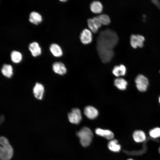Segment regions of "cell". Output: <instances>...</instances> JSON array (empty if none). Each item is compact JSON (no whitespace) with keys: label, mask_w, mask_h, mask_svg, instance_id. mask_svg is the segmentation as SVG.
Returning <instances> with one entry per match:
<instances>
[{"label":"cell","mask_w":160,"mask_h":160,"mask_svg":"<svg viewBox=\"0 0 160 160\" xmlns=\"http://www.w3.org/2000/svg\"><path fill=\"white\" fill-rule=\"evenodd\" d=\"M119 38L114 31L107 29L100 32L96 40V48L113 50L118 43Z\"/></svg>","instance_id":"1"},{"label":"cell","mask_w":160,"mask_h":160,"mask_svg":"<svg viewBox=\"0 0 160 160\" xmlns=\"http://www.w3.org/2000/svg\"><path fill=\"white\" fill-rule=\"evenodd\" d=\"M0 158L1 160H9L13 154V150L8 140L2 136L0 138Z\"/></svg>","instance_id":"2"},{"label":"cell","mask_w":160,"mask_h":160,"mask_svg":"<svg viewBox=\"0 0 160 160\" xmlns=\"http://www.w3.org/2000/svg\"><path fill=\"white\" fill-rule=\"evenodd\" d=\"M77 136L80 139L81 145L84 147L88 146L91 142L93 133L89 128L84 127L76 133Z\"/></svg>","instance_id":"3"},{"label":"cell","mask_w":160,"mask_h":160,"mask_svg":"<svg viewBox=\"0 0 160 160\" xmlns=\"http://www.w3.org/2000/svg\"><path fill=\"white\" fill-rule=\"evenodd\" d=\"M98 54L101 61L104 63L110 62L114 55L113 50H107L96 48Z\"/></svg>","instance_id":"4"},{"label":"cell","mask_w":160,"mask_h":160,"mask_svg":"<svg viewBox=\"0 0 160 160\" xmlns=\"http://www.w3.org/2000/svg\"><path fill=\"white\" fill-rule=\"evenodd\" d=\"M145 40V37L142 35L132 34L130 37V44L131 46L134 49L137 47L141 48L144 46Z\"/></svg>","instance_id":"5"},{"label":"cell","mask_w":160,"mask_h":160,"mask_svg":"<svg viewBox=\"0 0 160 160\" xmlns=\"http://www.w3.org/2000/svg\"><path fill=\"white\" fill-rule=\"evenodd\" d=\"M136 87L140 91L144 92L146 90L148 85V81L145 76L140 74L138 75L135 79Z\"/></svg>","instance_id":"6"},{"label":"cell","mask_w":160,"mask_h":160,"mask_svg":"<svg viewBox=\"0 0 160 160\" xmlns=\"http://www.w3.org/2000/svg\"><path fill=\"white\" fill-rule=\"evenodd\" d=\"M68 117L71 123L75 124H79L82 119L80 111L76 108L73 109L71 111L68 113Z\"/></svg>","instance_id":"7"},{"label":"cell","mask_w":160,"mask_h":160,"mask_svg":"<svg viewBox=\"0 0 160 160\" xmlns=\"http://www.w3.org/2000/svg\"><path fill=\"white\" fill-rule=\"evenodd\" d=\"M80 39L81 42L84 44H90L92 40V31L87 29H84L81 32Z\"/></svg>","instance_id":"8"},{"label":"cell","mask_w":160,"mask_h":160,"mask_svg":"<svg viewBox=\"0 0 160 160\" xmlns=\"http://www.w3.org/2000/svg\"><path fill=\"white\" fill-rule=\"evenodd\" d=\"M44 90V87L41 84L36 83L33 88V93L34 97L38 100H42L43 97Z\"/></svg>","instance_id":"9"},{"label":"cell","mask_w":160,"mask_h":160,"mask_svg":"<svg viewBox=\"0 0 160 160\" xmlns=\"http://www.w3.org/2000/svg\"><path fill=\"white\" fill-rule=\"evenodd\" d=\"M85 115L89 119H93L96 118L98 114L97 110L91 106L86 107L84 110Z\"/></svg>","instance_id":"10"},{"label":"cell","mask_w":160,"mask_h":160,"mask_svg":"<svg viewBox=\"0 0 160 160\" xmlns=\"http://www.w3.org/2000/svg\"><path fill=\"white\" fill-rule=\"evenodd\" d=\"M52 69L55 73L60 75H64L67 71L65 65L61 62H55L53 63Z\"/></svg>","instance_id":"11"},{"label":"cell","mask_w":160,"mask_h":160,"mask_svg":"<svg viewBox=\"0 0 160 160\" xmlns=\"http://www.w3.org/2000/svg\"><path fill=\"white\" fill-rule=\"evenodd\" d=\"M29 49L33 56L36 57L41 53V49L39 44L35 41L31 43L29 46Z\"/></svg>","instance_id":"12"},{"label":"cell","mask_w":160,"mask_h":160,"mask_svg":"<svg viewBox=\"0 0 160 160\" xmlns=\"http://www.w3.org/2000/svg\"><path fill=\"white\" fill-rule=\"evenodd\" d=\"M95 132L97 135L103 137L108 140L113 139L114 137L113 132L109 130L97 128L95 130Z\"/></svg>","instance_id":"13"},{"label":"cell","mask_w":160,"mask_h":160,"mask_svg":"<svg viewBox=\"0 0 160 160\" xmlns=\"http://www.w3.org/2000/svg\"><path fill=\"white\" fill-rule=\"evenodd\" d=\"M29 20L31 23L36 25L40 23L42 20L41 15L36 12H32L29 15Z\"/></svg>","instance_id":"14"},{"label":"cell","mask_w":160,"mask_h":160,"mask_svg":"<svg viewBox=\"0 0 160 160\" xmlns=\"http://www.w3.org/2000/svg\"><path fill=\"white\" fill-rule=\"evenodd\" d=\"M49 50L55 57H59L63 55V52L61 47L57 44H52L50 46Z\"/></svg>","instance_id":"15"},{"label":"cell","mask_w":160,"mask_h":160,"mask_svg":"<svg viewBox=\"0 0 160 160\" xmlns=\"http://www.w3.org/2000/svg\"><path fill=\"white\" fill-rule=\"evenodd\" d=\"M90 7L91 11L95 14L100 13L103 10V5L99 1H93L91 3Z\"/></svg>","instance_id":"16"},{"label":"cell","mask_w":160,"mask_h":160,"mask_svg":"<svg viewBox=\"0 0 160 160\" xmlns=\"http://www.w3.org/2000/svg\"><path fill=\"white\" fill-rule=\"evenodd\" d=\"M12 66L9 64H4L1 68V72L2 75L7 78H11L13 74V69Z\"/></svg>","instance_id":"17"},{"label":"cell","mask_w":160,"mask_h":160,"mask_svg":"<svg viewBox=\"0 0 160 160\" xmlns=\"http://www.w3.org/2000/svg\"><path fill=\"white\" fill-rule=\"evenodd\" d=\"M133 137L135 141L137 143H141L144 141L146 137L145 133L142 131L137 130L133 134Z\"/></svg>","instance_id":"18"},{"label":"cell","mask_w":160,"mask_h":160,"mask_svg":"<svg viewBox=\"0 0 160 160\" xmlns=\"http://www.w3.org/2000/svg\"><path fill=\"white\" fill-rule=\"evenodd\" d=\"M126 67L122 64L115 66L112 70L113 73L117 77L124 76L126 73Z\"/></svg>","instance_id":"19"},{"label":"cell","mask_w":160,"mask_h":160,"mask_svg":"<svg viewBox=\"0 0 160 160\" xmlns=\"http://www.w3.org/2000/svg\"><path fill=\"white\" fill-rule=\"evenodd\" d=\"M109 149L113 152H119L121 149L120 145L118 143L116 140L112 139L110 140L108 144Z\"/></svg>","instance_id":"20"},{"label":"cell","mask_w":160,"mask_h":160,"mask_svg":"<svg viewBox=\"0 0 160 160\" xmlns=\"http://www.w3.org/2000/svg\"><path fill=\"white\" fill-rule=\"evenodd\" d=\"M115 86L119 89L121 90H124L127 85L126 81L122 78H117L114 81Z\"/></svg>","instance_id":"21"},{"label":"cell","mask_w":160,"mask_h":160,"mask_svg":"<svg viewBox=\"0 0 160 160\" xmlns=\"http://www.w3.org/2000/svg\"><path fill=\"white\" fill-rule=\"evenodd\" d=\"M11 59L12 61L15 63H20L22 59V55L19 51L14 50L10 54Z\"/></svg>","instance_id":"22"},{"label":"cell","mask_w":160,"mask_h":160,"mask_svg":"<svg viewBox=\"0 0 160 160\" xmlns=\"http://www.w3.org/2000/svg\"><path fill=\"white\" fill-rule=\"evenodd\" d=\"M102 24L107 25L109 24L111 20L109 16L105 14H102L97 16Z\"/></svg>","instance_id":"23"},{"label":"cell","mask_w":160,"mask_h":160,"mask_svg":"<svg viewBox=\"0 0 160 160\" xmlns=\"http://www.w3.org/2000/svg\"><path fill=\"white\" fill-rule=\"evenodd\" d=\"M87 24L89 28L92 32L95 33L97 32L99 28L94 23L92 19H89L87 20Z\"/></svg>","instance_id":"24"},{"label":"cell","mask_w":160,"mask_h":160,"mask_svg":"<svg viewBox=\"0 0 160 160\" xmlns=\"http://www.w3.org/2000/svg\"><path fill=\"white\" fill-rule=\"evenodd\" d=\"M150 136L153 138H157L160 137V128L156 127L150 130Z\"/></svg>","instance_id":"25"},{"label":"cell","mask_w":160,"mask_h":160,"mask_svg":"<svg viewBox=\"0 0 160 160\" xmlns=\"http://www.w3.org/2000/svg\"><path fill=\"white\" fill-rule=\"evenodd\" d=\"M92 19L94 23L98 28L101 27L102 24L97 17H95Z\"/></svg>","instance_id":"26"},{"label":"cell","mask_w":160,"mask_h":160,"mask_svg":"<svg viewBox=\"0 0 160 160\" xmlns=\"http://www.w3.org/2000/svg\"><path fill=\"white\" fill-rule=\"evenodd\" d=\"M152 1L160 10V2L157 0H152Z\"/></svg>","instance_id":"27"},{"label":"cell","mask_w":160,"mask_h":160,"mask_svg":"<svg viewBox=\"0 0 160 160\" xmlns=\"http://www.w3.org/2000/svg\"><path fill=\"white\" fill-rule=\"evenodd\" d=\"M60 1H62V2H65V1H67V0H60Z\"/></svg>","instance_id":"28"},{"label":"cell","mask_w":160,"mask_h":160,"mask_svg":"<svg viewBox=\"0 0 160 160\" xmlns=\"http://www.w3.org/2000/svg\"><path fill=\"white\" fill-rule=\"evenodd\" d=\"M159 153H160V147L159 148Z\"/></svg>","instance_id":"29"},{"label":"cell","mask_w":160,"mask_h":160,"mask_svg":"<svg viewBox=\"0 0 160 160\" xmlns=\"http://www.w3.org/2000/svg\"><path fill=\"white\" fill-rule=\"evenodd\" d=\"M159 101L160 103V96L159 97Z\"/></svg>","instance_id":"30"},{"label":"cell","mask_w":160,"mask_h":160,"mask_svg":"<svg viewBox=\"0 0 160 160\" xmlns=\"http://www.w3.org/2000/svg\"><path fill=\"white\" fill-rule=\"evenodd\" d=\"M127 160H133L132 159H128Z\"/></svg>","instance_id":"31"},{"label":"cell","mask_w":160,"mask_h":160,"mask_svg":"<svg viewBox=\"0 0 160 160\" xmlns=\"http://www.w3.org/2000/svg\"></svg>","instance_id":"32"}]
</instances>
